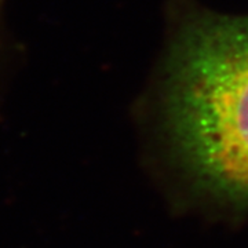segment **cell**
<instances>
[{"mask_svg": "<svg viewBox=\"0 0 248 248\" xmlns=\"http://www.w3.org/2000/svg\"><path fill=\"white\" fill-rule=\"evenodd\" d=\"M160 89L163 131L199 185L248 203V17L181 13Z\"/></svg>", "mask_w": 248, "mask_h": 248, "instance_id": "6da1fadb", "label": "cell"}, {"mask_svg": "<svg viewBox=\"0 0 248 248\" xmlns=\"http://www.w3.org/2000/svg\"><path fill=\"white\" fill-rule=\"evenodd\" d=\"M1 4H3V0H0V7H1Z\"/></svg>", "mask_w": 248, "mask_h": 248, "instance_id": "7a4b0ae2", "label": "cell"}]
</instances>
